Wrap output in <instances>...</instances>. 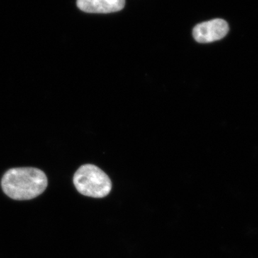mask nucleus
Segmentation results:
<instances>
[{"label": "nucleus", "instance_id": "nucleus-3", "mask_svg": "<svg viewBox=\"0 0 258 258\" xmlns=\"http://www.w3.org/2000/svg\"><path fill=\"white\" fill-rule=\"evenodd\" d=\"M229 32V25L222 19H214L208 22L198 24L193 29V37L200 43L221 40Z\"/></svg>", "mask_w": 258, "mask_h": 258}, {"label": "nucleus", "instance_id": "nucleus-1", "mask_svg": "<svg viewBox=\"0 0 258 258\" xmlns=\"http://www.w3.org/2000/svg\"><path fill=\"white\" fill-rule=\"evenodd\" d=\"M47 185L46 174L35 167L12 168L5 173L1 180L3 192L17 201L37 198L46 190Z\"/></svg>", "mask_w": 258, "mask_h": 258}, {"label": "nucleus", "instance_id": "nucleus-2", "mask_svg": "<svg viewBox=\"0 0 258 258\" xmlns=\"http://www.w3.org/2000/svg\"><path fill=\"white\" fill-rule=\"evenodd\" d=\"M74 184L80 194L93 198H105L112 188L108 176L93 164H85L79 168L74 176Z\"/></svg>", "mask_w": 258, "mask_h": 258}, {"label": "nucleus", "instance_id": "nucleus-4", "mask_svg": "<svg viewBox=\"0 0 258 258\" xmlns=\"http://www.w3.org/2000/svg\"><path fill=\"white\" fill-rule=\"evenodd\" d=\"M125 0H77V6L80 10L88 13H115L123 10Z\"/></svg>", "mask_w": 258, "mask_h": 258}]
</instances>
